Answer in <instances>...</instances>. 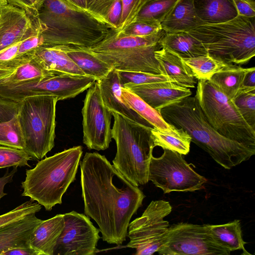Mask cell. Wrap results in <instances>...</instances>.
<instances>
[{
  "label": "cell",
  "instance_id": "6da1fadb",
  "mask_svg": "<svg viewBox=\"0 0 255 255\" xmlns=\"http://www.w3.org/2000/svg\"><path fill=\"white\" fill-rule=\"evenodd\" d=\"M80 166L84 213L96 222L104 241L121 245L145 195L104 155L87 152Z\"/></svg>",
  "mask_w": 255,
  "mask_h": 255
},
{
  "label": "cell",
  "instance_id": "7a4b0ae2",
  "mask_svg": "<svg viewBox=\"0 0 255 255\" xmlns=\"http://www.w3.org/2000/svg\"><path fill=\"white\" fill-rule=\"evenodd\" d=\"M159 112L166 122L186 131L192 142L226 169L248 160L255 154V149L217 131L207 121L195 97H186Z\"/></svg>",
  "mask_w": 255,
  "mask_h": 255
},
{
  "label": "cell",
  "instance_id": "3957f363",
  "mask_svg": "<svg viewBox=\"0 0 255 255\" xmlns=\"http://www.w3.org/2000/svg\"><path fill=\"white\" fill-rule=\"evenodd\" d=\"M38 17L43 29L42 46L90 48L115 30L88 12L72 9L58 0H44Z\"/></svg>",
  "mask_w": 255,
  "mask_h": 255
},
{
  "label": "cell",
  "instance_id": "277c9868",
  "mask_svg": "<svg viewBox=\"0 0 255 255\" xmlns=\"http://www.w3.org/2000/svg\"><path fill=\"white\" fill-rule=\"evenodd\" d=\"M82 154L79 145L40 160L33 168L26 170L21 196L29 197L48 211L61 204L63 195L75 179Z\"/></svg>",
  "mask_w": 255,
  "mask_h": 255
},
{
  "label": "cell",
  "instance_id": "5b68a950",
  "mask_svg": "<svg viewBox=\"0 0 255 255\" xmlns=\"http://www.w3.org/2000/svg\"><path fill=\"white\" fill-rule=\"evenodd\" d=\"M255 17L238 15L228 21L203 25L187 31L208 55L225 64H245L255 55Z\"/></svg>",
  "mask_w": 255,
  "mask_h": 255
},
{
  "label": "cell",
  "instance_id": "8992f818",
  "mask_svg": "<svg viewBox=\"0 0 255 255\" xmlns=\"http://www.w3.org/2000/svg\"><path fill=\"white\" fill-rule=\"evenodd\" d=\"M111 112L114 118L112 136L117 145L113 165L133 184L145 185L148 182V166L154 147L153 128Z\"/></svg>",
  "mask_w": 255,
  "mask_h": 255
},
{
  "label": "cell",
  "instance_id": "52a82bcc",
  "mask_svg": "<svg viewBox=\"0 0 255 255\" xmlns=\"http://www.w3.org/2000/svg\"><path fill=\"white\" fill-rule=\"evenodd\" d=\"M165 34L162 29L153 34L138 37L114 30L89 49L116 70L161 74L154 52L162 48L159 41Z\"/></svg>",
  "mask_w": 255,
  "mask_h": 255
},
{
  "label": "cell",
  "instance_id": "ba28073f",
  "mask_svg": "<svg viewBox=\"0 0 255 255\" xmlns=\"http://www.w3.org/2000/svg\"><path fill=\"white\" fill-rule=\"evenodd\" d=\"M57 98L39 95L19 102L17 117L24 140V150L41 160L54 146Z\"/></svg>",
  "mask_w": 255,
  "mask_h": 255
},
{
  "label": "cell",
  "instance_id": "9c48e42d",
  "mask_svg": "<svg viewBox=\"0 0 255 255\" xmlns=\"http://www.w3.org/2000/svg\"><path fill=\"white\" fill-rule=\"evenodd\" d=\"M194 97L207 121L217 131L255 149V129L246 122L233 100L210 81L198 80Z\"/></svg>",
  "mask_w": 255,
  "mask_h": 255
},
{
  "label": "cell",
  "instance_id": "30bf717a",
  "mask_svg": "<svg viewBox=\"0 0 255 255\" xmlns=\"http://www.w3.org/2000/svg\"><path fill=\"white\" fill-rule=\"evenodd\" d=\"M159 157H151L148 171V181L160 188L164 193L194 192L201 189L207 180L197 173L182 155L163 149Z\"/></svg>",
  "mask_w": 255,
  "mask_h": 255
},
{
  "label": "cell",
  "instance_id": "8fae6325",
  "mask_svg": "<svg viewBox=\"0 0 255 255\" xmlns=\"http://www.w3.org/2000/svg\"><path fill=\"white\" fill-rule=\"evenodd\" d=\"M169 202L152 201L141 216L129 223L126 247L135 249L136 255H151L157 252L164 244L169 227L164 220L171 213Z\"/></svg>",
  "mask_w": 255,
  "mask_h": 255
},
{
  "label": "cell",
  "instance_id": "7c38bea8",
  "mask_svg": "<svg viewBox=\"0 0 255 255\" xmlns=\"http://www.w3.org/2000/svg\"><path fill=\"white\" fill-rule=\"evenodd\" d=\"M160 255H229L219 245L208 224L179 223L169 227L165 241L157 252Z\"/></svg>",
  "mask_w": 255,
  "mask_h": 255
},
{
  "label": "cell",
  "instance_id": "4fadbf2b",
  "mask_svg": "<svg viewBox=\"0 0 255 255\" xmlns=\"http://www.w3.org/2000/svg\"><path fill=\"white\" fill-rule=\"evenodd\" d=\"M87 90L82 109L83 142L89 149L104 150L112 141L113 115L103 102L98 81Z\"/></svg>",
  "mask_w": 255,
  "mask_h": 255
},
{
  "label": "cell",
  "instance_id": "5bb4252c",
  "mask_svg": "<svg viewBox=\"0 0 255 255\" xmlns=\"http://www.w3.org/2000/svg\"><path fill=\"white\" fill-rule=\"evenodd\" d=\"M64 226L53 255H94L100 239V231L89 217L72 211L63 214Z\"/></svg>",
  "mask_w": 255,
  "mask_h": 255
},
{
  "label": "cell",
  "instance_id": "9a60e30c",
  "mask_svg": "<svg viewBox=\"0 0 255 255\" xmlns=\"http://www.w3.org/2000/svg\"><path fill=\"white\" fill-rule=\"evenodd\" d=\"M123 88L135 94L158 112L192 94L189 88L169 81L128 85Z\"/></svg>",
  "mask_w": 255,
  "mask_h": 255
},
{
  "label": "cell",
  "instance_id": "2e32d148",
  "mask_svg": "<svg viewBox=\"0 0 255 255\" xmlns=\"http://www.w3.org/2000/svg\"><path fill=\"white\" fill-rule=\"evenodd\" d=\"M33 28L24 9L8 4L0 7V51L25 39Z\"/></svg>",
  "mask_w": 255,
  "mask_h": 255
},
{
  "label": "cell",
  "instance_id": "e0dca14e",
  "mask_svg": "<svg viewBox=\"0 0 255 255\" xmlns=\"http://www.w3.org/2000/svg\"><path fill=\"white\" fill-rule=\"evenodd\" d=\"M97 81L103 102L110 111L121 114L139 124L154 128L124 101L121 95L122 86L116 70H112L106 77Z\"/></svg>",
  "mask_w": 255,
  "mask_h": 255
},
{
  "label": "cell",
  "instance_id": "ac0fdd59",
  "mask_svg": "<svg viewBox=\"0 0 255 255\" xmlns=\"http://www.w3.org/2000/svg\"><path fill=\"white\" fill-rule=\"evenodd\" d=\"M29 54L44 70L53 75L86 76L58 46H40Z\"/></svg>",
  "mask_w": 255,
  "mask_h": 255
},
{
  "label": "cell",
  "instance_id": "d6986e66",
  "mask_svg": "<svg viewBox=\"0 0 255 255\" xmlns=\"http://www.w3.org/2000/svg\"><path fill=\"white\" fill-rule=\"evenodd\" d=\"M35 214L0 227V255L10 249L30 246L31 235L42 221Z\"/></svg>",
  "mask_w": 255,
  "mask_h": 255
},
{
  "label": "cell",
  "instance_id": "ffe728a7",
  "mask_svg": "<svg viewBox=\"0 0 255 255\" xmlns=\"http://www.w3.org/2000/svg\"><path fill=\"white\" fill-rule=\"evenodd\" d=\"M154 55L161 74L168 77L170 82L188 88H195L196 78L181 57L165 48L155 51Z\"/></svg>",
  "mask_w": 255,
  "mask_h": 255
},
{
  "label": "cell",
  "instance_id": "44dd1931",
  "mask_svg": "<svg viewBox=\"0 0 255 255\" xmlns=\"http://www.w3.org/2000/svg\"><path fill=\"white\" fill-rule=\"evenodd\" d=\"M63 214L42 220L32 233L29 245L40 255H53L54 249L63 229Z\"/></svg>",
  "mask_w": 255,
  "mask_h": 255
},
{
  "label": "cell",
  "instance_id": "7402d4cb",
  "mask_svg": "<svg viewBox=\"0 0 255 255\" xmlns=\"http://www.w3.org/2000/svg\"><path fill=\"white\" fill-rule=\"evenodd\" d=\"M195 12L203 25L231 20L238 15L233 0H193Z\"/></svg>",
  "mask_w": 255,
  "mask_h": 255
},
{
  "label": "cell",
  "instance_id": "603a6c76",
  "mask_svg": "<svg viewBox=\"0 0 255 255\" xmlns=\"http://www.w3.org/2000/svg\"><path fill=\"white\" fill-rule=\"evenodd\" d=\"M202 25L197 18L193 0H179L161 23L166 33L187 32Z\"/></svg>",
  "mask_w": 255,
  "mask_h": 255
},
{
  "label": "cell",
  "instance_id": "cb8c5ba5",
  "mask_svg": "<svg viewBox=\"0 0 255 255\" xmlns=\"http://www.w3.org/2000/svg\"><path fill=\"white\" fill-rule=\"evenodd\" d=\"M73 60L87 76L96 80L106 77L114 69L93 53L88 48L72 46H58Z\"/></svg>",
  "mask_w": 255,
  "mask_h": 255
},
{
  "label": "cell",
  "instance_id": "d4e9b609",
  "mask_svg": "<svg viewBox=\"0 0 255 255\" xmlns=\"http://www.w3.org/2000/svg\"><path fill=\"white\" fill-rule=\"evenodd\" d=\"M159 43L162 48L172 51L182 58L208 54L207 49L201 41L187 32L166 33Z\"/></svg>",
  "mask_w": 255,
  "mask_h": 255
},
{
  "label": "cell",
  "instance_id": "484cf974",
  "mask_svg": "<svg viewBox=\"0 0 255 255\" xmlns=\"http://www.w3.org/2000/svg\"><path fill=\"white\" fill-rule=\"evenodd\" d=\"M247 70L240 65L227 64L215 73L209 81L233 100L240 92Z\"/></svg>",
  "mask_w": 255,
  "mask_h": 255
},
{
  "label": "cell",
  "instance_id": "4316f807",
  "mask_svg": "<svg viewBox=\"0 0 255 255\" xmlns=\"http://www.w3.org/2000/svg\"><path fill=\"white\" fill-rule=\"evenodd\" d=\"M210 232L214 240L220 246L231 252L242 250L246 254H250L245 248L247 242L242 236L239 220L219 225H208Z\"/></svg>",
  "mask_w": 255,
  "mask_h": 255
},
{
  "label": "cell",
  "instance_id": "83f0119b",
  "mask_svg": "<svg viewBox=\"0 0 255 255\" xmlns=\"http://www.w3.org/2000/svg\"><path fill=\"white\" fill-rule=\"evenodd\" d=\"M151 132L154 147L160 146L182 155L189 152L191 138L182 128L174 126L169 131H163L154 127Z\"/></svg>",
  "mask_w": 255,
  "mask_h": 255
},
{
  "label": "cell",
  "instance_id": "f1b7e54d",
  "mask_svg": "<svg viewBox=\"0 0 255 255\" xmlns=\"http://www.w3.org/2000/svg\"><path fill=\"white\" fill-rule=\"evenodd\" d=\"M121 92L124 101L153 127L163 131L172 129L174 126L166 122L159 112L152 108L138 96L123 87H122Z\"/></svg>",
  "mask_w": 255,
  "mask_h": 255
},
{
  "label": "cell",
  "instance_id": "f546056e",
  "mask_svg": "<svg viewBox=\"0 0 255 255\" xmlns=\"http://www.w3.org/2000/svg\"><path fill=\"white\" fill-rule=\"evenodd\" d=\"M53 75L44 70L31 55L29 60L17 67L10 75L0 79V85L26 82Z\"/></svg>",
  "mask_w": 255,
  "mask_h": 255
},
{
  "label": "cell",
  "instance_id": "4dcf8cb0",
  "mask_svg": "<svg viewBox=\"0 0 255 255\" xmlns=\"http://www.w3.org/2000/svg\"><path fill=\"white\" fill-rule=\"evenodd\" d=\"M178 0H143L133 20L143 19L161 23Z\"/></svg>",
  "mask_w": 255,
  "mask_h": 255
},
{
  "label": "cell",
  "instance_id": "1f68e13d",
  "mask_svg": "<svg viewBox=\"0 0 255 255\" xmlns=\"http://www.w3.org/2000/svg\"><path fill=\"white\" fill-rule=\"evenodd\" d=\"M182 59L191 70L194 77L198 80H209L215 73L227 65L216 60L208 54Z\"/></svg>",
  "mask_w": 255,
  "mask_h": 255
},
{
  "label": "cell",
  "instance_id": "d6a6232c",
  "mask_svg": "<svg viewBox=\"0 0 255 255\" xmlns=\"http://www.w3.org/2000/svg\"><path fill=\"white\" fill-rule=\"evenodd\" d=\"M0 145L24 149V140L17 115L7 122L0 123Z\"/></svg>",
  "mask_w": 255,
  "mask_h": 255
},
{
  "label": "cell",
  "instance_id": "836d02e7",
  "mask_svg": "<svg viewBox=\"0 0 255 255\" xmlns=\"http://www.w3.org/2000/svg\"><path fill=\"white\" fill-rule=\"evenodd\" d=\"M122 87L154 82L169 81L168 77L163 74H152L141 72L117 70Z\"/></svg>",
  "mask_w": 255,
  "mask_h": 255
},
{
  "label": "cell",
  "instance_id": "e575fe53",
  "mask_svg": "<svg viewBox=\"0 0 255 255\" xmlns=\"http://www.w3.org/2000/svg\"><path fill=\"white\" fill-rule=\"evenodd\" d=\"M233 101L246 122L255 129V90L240 92Z\"/></svg>",
  "mask_w": 255,
  "mask_h": 255
},
{
  "label": "cell",
  "instance_id": "d590c367",
  "mask_svg": "<svg viewBox=\"0 0 255 255\" xmlns=\"http://www.w3.org/2000/svg\"><path fill=\"white\" fill-rule=\"evenodd\" d=\"M31 156L24 150L0 146V169L10 167L29 166Z\"/></svg>",
  "mask_w": 255,
  "mask_h": 255
},
{
  "label": "cell",
  "instance_id": "8d00e7d4",
  "mask_svg": "<svg viewBox=\"0 0 255 255\" xmlns=\"http://www.w3.org/2000/svg\"><path fill=\"white\" fill-rule=\"evenodd\" d=\"M161 29L160 22L150 20L137 19L132 20L119 32L127 35L144 37L156 33Z\"/></svg>",
  "mask_w": 255,
  "mask_h": 255
},
{
  "label": "cell",
  "instance_id": "74e56055",
  "mask_svg": "<svg viewBox=\"0 0 255 255\" xmlns=\"http://www.w3.org/2000/svg\"><path fill=\"white\" fill-rule=\"evenodd\" d=\"M41 205L31 200L0 215V227L18 221L27 215L40 211Z\"/></svg>",
  "mask_w": 255,
  "mask_h": 255
},
{
  "label": "cell",
  "instance_id": "f35d334b",
  "mask_svg": "<svg viewBox=\"0 0 255 255\" xmlns=\"http://www.w3.org/2000/svg\"><path fill=\"white\" fill-rule=\"evenodd\" d=\"M21 42L16 43L0 51V70H14L30 58L29 53L17 57Z\"/></svg>",
  "mask_w": 255,
  "mask_h": 255
},
{
  "label": "cell",
  "instance_id": "ab89813d",
  "mask_svg": "<svg viewBox=\"0 0 255 255\" xmlns=\"http://www.w3.org/2000/svg\"><path fill=\"white\" fill-rule=\"evenodd\" d=\"M33 28L30 35L20 43L17 57L27 54L42 45L41 23L38 16L31 17Z\"/></svg>",
  "mask_w": 255,
  "mask_h": 255
},
{
  "label": "cell",
  "instance_id": "60d3db41",
  "mask_svg": "<svg viewBox=\"0 0 255 255\" xmlns=\"http://www.w3.org/2000/svg\"><path fill=\"white\" fill-rule=\"evenodd\" d=\"M115 0H86L87 12L106 23L107 15Z\"/></svg>",
  "mask_w": 255,
  "mask_h": 255
},
{
  "label": "cell",
  "instance_id": "b9f144b4",
  "mask_svg": "<svg viewBox=\"0 0 255 255\" xmlns=\"http://www.w3.org/2000/svg\"><path fill=\"white\" fill-rule=\"evenodd\" d=\"M121 1L122 14L121 25L118 31H121L133 20L143 0H121Z\"/></svg>",
  "mask_w": 255,
  "mask_h": 255
},
{
  "label": "cell",
  "instance_id": "7bdbcfd3",
  "mask_svg": "<svg viewBox=\"0 0 255 255\" xmlns=\"http://www.w3.org/2000/svg\"><path fill=\"white\" fill-rule=\"evenodd\" d=\"M8 4L24 9L30 17L38 16L44 0H7Z\"/></svg>",
  "mask_w": 255,
  "mask_h": 255
},
{
  "label": "cell",
  "instance_id": "ee69618b",
  "mask_svg": "<svg viewBox=\"0 0 255 255\" xmlns=\"http://www.w3.org/2000/svg\"><path fill=\"white\" fill-rule=\"evenodd\" d=\"M19 102L0 96V123L7 122L17 115Z\"/></svg>",
  "mask_w": 255,
  "mask_h": 255
},
{
  "label": "cell",
  "instance_id": "f6af8a7d",
  "mask_svg": "<svg viewBox=\"0 0 255 255\" xmlns=\"http://www.w3.org/2000/svg\"><path fill=\"white\" fill-rule=\"evenodd\" d=\"M122 14V1L116 0L107 15L106 23L112 29L118 31L121 25Z\"/></svg>",
  "mask_w": 255,
  "mask_h": 255
},
{
  "label": "cell",
  "instance_id": "bcb514c9",
  "mask_svg": "<svg viewBox=\"0 0 255 255\" xmlns=\"http://www.w3.org/2000/svg\"><path fill=\"white\" fill-rule=\"evenodd\" d=\"M238 15L247 17H255V0H233Z\"/></svg>",
  "mask_w": 255,
  "mask_h": 255
},
{
  "label": "cell",
  "instance_id": "7dc6e473",
  "mask_svg": "<svg viewBox=\"0 0 255 255\" xmlns=\"http://www.w3.org/2000/svg\"><path fill=\"white\" fill-rule=\"evenodd\" d=\"M254 90H255V68L253 67L248 68L243 80L240 92Z\"/></svg>",
  "mask_w": 255,
  "mask_h": 255
},
{
  "label": "cell",
  "instance_id": "c3c4849f",
  "mask_svg": "<svg viewBox=\"0 0 255 255\" xmlns=\"http://www.w3.org/2000/svg\"><path fill=\"white\" fill-rule=\"evenodd\" d=\"M2 255H40L39 253L30 246L19 247L10 249L4 252Z\"/></svg>",
  "mask_w": 255,
  "mask_h": 255
},
{
  "label": "cell",
  "instance_id": "681fc988",
  "mask_svg": "<svg viewBox=\"0 0 255 255\" xmlns=\"http://www.w3.org/2000/svg\"><path fill=\"white\" fill-rule=\"evenodd\" d=\"M17 171V167H13L12 170L9 172L8 168L2 177H0V200L7 194L4 192V188L7 183H11L13 177Z\"/></svg>",
  "mask_w": 255,
  "mask_h": 255
},
{
  "label": "cell",
  "instance_id": "f907efd6",
  "mask_svg": "<svg viewBox=\"0 0 255 255\" xmlns=\"http://www.w3.org/2000/svg\"><path fill=\"white\" fill-rule=\"evenodd\" d=\"M64 5L77 11H87L86 0H58Z\"/></svg>",
  "mask_w": 255,
  "mask_h": 255
},
{
  "label": "cell",
  "instance_id": "816d5d0a",
  "mask_svg": "<svg viewBox=\"0 0 255 255\" xmlns=\"http://www.w3.org/2000/svg\"><path fill=\"white\" fill-rule=\"evenodd\" d=\"M14 70H0V80L9 75H10Z\"/></svg>",
  "mask_w": 255,
  "mask_h": 255
},
{
  "label": "cell",
  "instance_id": "f5cc1de1",
  "mask_svg": "<svg viewBox=\"0 0 255 255\" xmlns=\"http://www.w3.org/2000/svg\"><path fill=\"white\" fill-rule=\"evenodd\" d=\"M7 0H0V7L7 4Z\"/></svg>",
  "mask_w": 255,
  "mask_h": 255
}]
</instances>
